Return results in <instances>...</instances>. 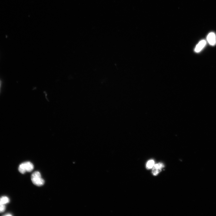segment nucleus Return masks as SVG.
Listing matches in <instances>:
<instances>
[{
    "label": "nucleus",
    "instance_id": "6",
    "mask_svg": "<svg viewBox=\"0 0 216 216\" xmlns=\"http://www.w3.org/2000/svg\"><path fill=\"white\" fill-rule=\"evenodd\" d=\"M9 202V199L7 197L4 196L0 198V204L5 205Z\"/></svg>",
    "mask_w": 216,
    "mask_h": 216
},
{
    "label": "nucleus",
    "instance_id": "5",
    "mask_svg": "<svg viewBox=\"0 0 216 216\" xmlns=\"http://www.w3.org/2000/svg\"><path fill=\"white\" fill-rule=\"evenodd\" d=\"M206 44V42L205 40H202L198 43L196 46L195 51L197 53L200 52L204 48Z\"/></svg>",
    "mask_w": 216,
    "mask_h": 216
},
{
    "label": "nucleus",
    "instance_id": "2",
    "mask_svg": "<svg viewBox=\"0 0 216 216\" xmlns=\"http://www.w3.org/2000/svg\"><path fill=\"white\" fill-rule=\"evenodd\" d=\"M33 164L29 162H24L21 163L19 166L18 170L22 174L25 173L26 172H30L34 169Z\"/></svg>",
    "mask_w": 216,
    "mask_h": 216
},
{
    "label": "nucleus",
    "instance_id": "9",
    "mask_svg": "<svg viewBox=\"0 0 216 216\" xmlns=\"http://www.w3.org/2000/svg\"><path fill=\"white\" fill-rule=\"evenodd\" d=\"M5 215V216H12V215H11V214H6V215Z\"/></svg>",
    "mask_w": 216,
    "mask_h": 216
},
{
    "label": "nucleus",
    "instance_id": "3",
    "mask_svg": "<svg viewBox=\"0 0 216 216\" xmlns=\"http://www.w3.org/2000/svg\"><path fill=\"white\" fill-rule=\"evenodd\" d=\"M164 164L162 163H159L154 165L152 170V174L154 176H157L162 169L164 167Z\"/></svg>",
    "mask_w": 216,
    "mask_h": 216
},
{
    "label": "nucleus",
    "instance_id": "7",
    "mask_svg": "<svg viewBox=\"0 0 216 216\" xmlns=\"http://www.w3.org/2000/svg\"><path fill=\"white\" fill-rule=\"evenodd\" d=\"M155 162L153 160H151L148 161L146 165V168L148 169L152 168L154 165Z\"/></svg>",
    "mask_w": 216,
    "mask_h": 216
},
{
    "label": "nucleus",
    "instance_id": "4",
    "mask_svg": "<svg viewBox=\"0 0 216 216\" xmlns=\"http://www.w3.org/2000/svg\"><path fill=\"white\" fill-rule=\"evenodd\" d=\"M207 40L209 44L212 46H214L216 44V36L213 32L209 34L207 37Z\"/></svg>",
    "mask_w": 216,
    "mask_h": 216
},
{
    "label": "nucleus",
    "instance_id": "8",
    "mask_svg": "<svg viewBox=\"0 0 216 216\" xmlns=\"http://www.w3.org/2000/svg\"><path fill=\"white\" fill-rule=\"evenodd\" d=\"M6 209L5 205L0 204V213L3 212Z\"/></svg>",
    "mask_w": 216,
    "mask_h": 216
},
{
    "label": "nucleus",
    "instance_id": "1",
    "mask_svg": "<svg viewBox=\"0 0 216 216\" xmlns=\"http://www.w3.org/2000/svg\"><path fill=\"white\" fill-rule=\"evenodd\" d=\"M31 179L33 184L37 186H41L45 183V181L42 178L40 173L39 171L34 172L31 175Z\"/></svg>",
    "mask_w": 216,
    "mask_h": 216
}]
</instances>
